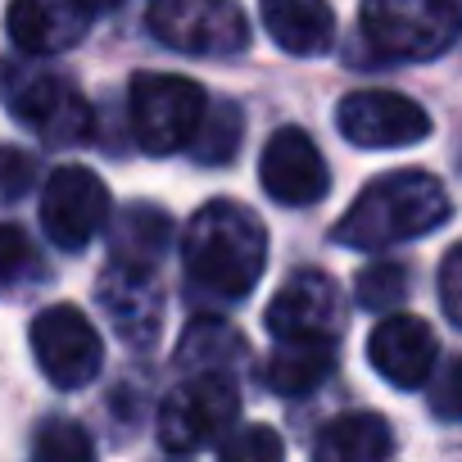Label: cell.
Segmentation results:
<instances>
[{
  "label": "cell",
  "instance_id": "1",
  "mask_svg": "<svg viewBox=\"0 0 462 462\" xmlns=\"http://www.w3.org/2000/svg\"><path fill=\"white\" fill-rule=\"evenodd\" d=\"M181 263L199 291L245 300L268 263V231L259 213H250L236 199L204 204L181 231Z\"/></svg>",
  "mask_w": 462,
  "mask_h": 462
},
{
  "label": "cell",
  "instance_id": "2",
  "mask_svg": "<svg viewBox=\"0 0 462 462\" xmlns=\"http://www.w3.org/2000/svg\"><path fill=\"white\" fill-rule=\"evenodd\" d=\"M444 217H448V190L439 186V177L421 168H399V172L372 177L358 190V199L336 222V241L349 250L376 254V250L426 236Z\"/></svg>",
  "mask_w": 462,
  "mask_h": 462
},
{
  "label": "cell",
  "instance_id": "3",
  "mask_svg": "<svg viewBox=\"0 0 462 462\" xmlns=\"http://www.w3.org/2000/svg\"><path fill=\"white\" fill-rule=\"evenodd\" d=\"M358 23L385 60H435L462 37V0H363Z\"/></svg>",
  "mask_w": 462,
  "mask_h": 462
},
{
  "label": "cell",
  "instance_id": "4",
  "mask_svg": "<svg viewBox=\"0 0 462 462\" xmlns=\"http://www.w3.org/2000/svg\"><path fill=\"white\" fill-rule=\"evenodd\" d=\"M208 100L204 87L172 73H136L132 78V136L145 154H177L190 150L195 127Z\"/></svg>",
  "mask_w": 462,
  "mask_h": 462
},
{
  "label": "cell",
  "instance_id": "5",
  "mask_svg": "<svg viewBox=\"0 0 462 462\" xmlns=\"http://www.w3.org/2000/svg\"><path fill=\"white\" fill-rule=\"evenodd\" d=\"M150 32L181 55H241L250 46V19L241 0H150Z\"/></svg>",
  "mask_w": 462,
  "mask_h": 462
},
{
  "label": "cell",
  "instance_id": "6",
  "mask_svg": "<svg viewBox=\"0 0 462 462\" xmlns=\"http://www.w3.org/2000/svg\"><path fill=\"white\" fill-rule=\"evenodd\" d=\"M241 417V394L231 385V376H190L159 403V444L168 453H195L226 435Z\"/></svg>",
  "mask_w": 462,
  "mask_h": 462
},
{
  "label": "cell",
  "instance_id": "7",
  "mask_svg": "<svg viewBox=\"0 0 462 462\" xmlns=\"http://www.w3.org/2000/svg\"><path fill=\"white\" fill-rule=\"evenodd\" d=\"M32 354L55 390H82L100 376L105 345L91 318L73 304H51L32 318Z\"/></svg>",
  "mask_w": 462,
  "mask_h": 462
},
{
  "label": "cell",
  "instance_id": "8",
  "mask_svg": "<svg viewBox=\"0 0 462 462\" xmlns=\"http://www.w3.org/2000/svg\"><path fill=\"white\" fill-rule=\"evenodd\" d=\"M109 222V190L91 168L64 163L42 186V226L51 245L60 250H87Z\"/></svg>",
  "mask_w": 462,
  "mask_h": 462
},
{
  "label": "cell",
  "instance_id": "9",
  "mask_svg": "<svg viewBox=\"0 0 462 462\" xmlns=\"http://www.w3.org/2000/svg\"><path fill=\"white\" fill-rule=\"evenodd\" d=\"M336 127L358 150H399L430 136V114L399 91H354L340 100Z\"/></svg>",
  "mask_w": 462,
  "mask_h": 462
},
{
  "label": "cell",
  "instance_id": "10",
  "mask_svg": "<svg viewBox=\"0 0 462 462\" xmlns=\"http://www.w3.org/2000/svg\"><path fill=\"white\" fill-rule=\"evenodd\" d=\"M259 177H263V190L291 208H309L331 190L327 159L318 154V145L304 127H282L268 136L263 159H259Z\"/></svg>",
  "mask_w": 462,
  "mask_h": 462
},
{
  "label": "cell",
  "instance_id": "11",
  "mask_svg": "<svg viewBox=\"0 0 462 462\" xmlns=\"http://www.w3.org/2000/svg\"><path fill=\"white\" fill-rule=\"evenodd\" d=\"M263 322L277 340H336V331H340L336 282L318 268L286 277V286L273 295Z\"/></svg>",
  "mask_w": 462,
  "mask_h": 462
},
{
  "label": "cell",
  "instance_id": "12",
  "mask_svg": "<svg viewBox=\"0 0 462 462\" xmlns=\"http://www.w3.org/2000/svg\"><path fill=\"white\" fill-rule=\"evenodd\" d=\"M10 109H14V118H19L28 132H37V136L51 141V145H78V141L91 136V105H87V96H82L73 82H64V78H51V73L28 78V82L14 91Z\"/></svg>",
  "mask_w": 462,
  "mask_h": 462
},
{
  "label": "cell",
  "instance_id": "13",
  "mask_svg": "<svg viewBox=\"0 0 462 462\" xmlns=\"http://www.w3.org/2000/svg\"><path fill=\"white\" fill-rule=\"evenodd\" d=\"M435 354H439L435 331H430L421 318H412V313H390V318H381L376 331H372V340H367L372 367H376L394 390H417V385H426L430 372H435Z\"/></svg>",
  "mask_w": 462,
  "mask_h": 462
},
{
  "label": "cell",
  "instance_id": "14",
  "mask_svg": "<svg viewBox=\"0 0 462 462\" xmlns=\"http://www.w3.org/2000/svg\"><path fill=\"white\" fill-rule=\"evenodd\" d=\"M91 19L87 0H14L5 28L23 55H64L91 32Z\"/></svg>",
  "mask_w": 462,
  "mask_h": 462
},
{
  "label": "cell",
  "instance_id": "15",
  "mask_svg": "<svg viewBox=\"0 0 462 462\" xmlns=\"http://www.w3.org/2000/svg\"><path fill=\"white\" fill-rule=\"evenodd\" d=\"M100 304L127 345H154L159 322H163V295H159L154 268L109 263V273L100 277Z\"/></svg>",
  "mask_w": 462,
  "mask_h": 462
},
{
  "label": "cell",
  "instance_id": "16",
  "mask_svg": "<svg viewBox=\"0 0 462 462\" xmlns=\"http://www.w3.org/2000/svg\"><path fill=\"white\" fill-rule=\"evenodd\" d=\"M259 19L268 37L300 60L327 55L336 42V14L327 0H259Z\"/></svg>",
  "mask_w": 462,
  "mask_h": 462
},
{
  "label": "cell",
  "instance_id": "17",
  "mask_svg": "<svg viewBox=\"0 0 462 462\" xmlns=\"http://www.w3.org/2000/svg\"><path fill=\"white\" fill-rule=\"evenodd\" d=\"M390 448L394 435L381 412H345L318 430L313 462H385Z\"/></svg>",
  "mask_w": 462,
  "mask_h": 462
},
{
  "label": "cell",
  "instance_id": "18",
  "mask_svg": "<svg viewBox=\"0 0 462 462\" xmlns=\"http://www.w3.org/2000/svg\"><path fill=\"white\" fill-rule=\"evenodd\" d=\"M168 241H172L168 213L154 208V204H127L123 217H114V231H109L114 263H123V268H154L163 259Z\"/></svg>",
  "mask_w": 462,
  "mask_h": 462
},
{
  "label": "cell",
  "instance_id": "19",
  "mask_svg": "<svg viewBox=\"0 0 462 462\" xmlns=\"http://www.w3.org/2000/svg\"><path fill=\"white\" fill-rule=\"evenodd\" d=\"M336 367V340H277L263 376L277 394H309Z\"/></svg>",
  "mask_w": 462,
  "mask_h": 462
},
{
  "label": "cell",
  "instance_id": "20",
  "mask_svg": "<svg viewBox=\"0 0 462 462\" xmlns=\"http://www.w3.org/2000/svg\"><path fill=\"white\" fill-rule=\"evenodd\" d=\"M177 363L190 367L195 376H204V372H213V376H231V372L245 363V340L231 331L226 322H217V318H195V322L181 331Z\"/></svg>",
  "mask_w": 462,
  "mask_h": 462
},
{
  "label": "cell",
  "instance_id": "21",
  "mask_svg": "<svg viewBox=\"0 0 462 462\" xmlns=\"http://www.w3.org/2000/svg\"><path fill=\"white\" fill-rule=\"evenodd\" d=\"M241 109L236 105H217V109H204L199 127H195V141H190V154L195 163H231L236 159V145H241Z\"/></svg>",
  "mask_w": 462,
  "mask_h": 462
},
{
  "label": "cell",
  "instance_id": "22",
  "mask_svg": "<svg viewBox=\"0 0 462 462\" xmlns=\"http://www.w3.org/2000/svg\"><path fill=\"white\" fill-rule=\"evenodd\" d=\"M37 462H96V444L87 426L69 417H46L37 426Z\"/></svg>",
  "mask_w": 462,
  "mask_h": 462
},
{
  "label": "cell",
  "instance_id": "23",
  "mask_svg": "<svg viewBox=\"0 0 462 462\" xmlns=\"http://www.w3.org/2000/svg\"><path fill=\"white\" fill-rule=\"evenodd\" d=\"M408 295V273L399 263H372L358 273V304L372 313H390Z\"/></svg>",
  "mask_w": 462,
  "mask_h": 462
},
{
  "label": "cell",
  "instance_id": "24",
  "mask_svg": "<svg viewBox=\"0 0 462 462\" xmlns=\"http://www.w3.org/2000/svg\"><path fill=\"white\" fill-rule=\"evenodd\" d=\"M32 268H37V250L28 241V231L14 222H0V295L14 291Z\"/></svg>",
  "mask_w": 462,
  "mask_h": 462
},
{
  "label": "cell",
  "instance_id": "25",
  "mask_svg": "<svg viewBox=\"0 0 462 462\" xmlns=\"http://www.w3.org/2000/svg\"><path fill=\"white\" fill-rule=\"evenodd\" d=\"M222 462H286V448L273 426H241L236 435H226Z\"/></svg>",
  "mask_w": 462,
  "mask_h": 462
},
{
  "label": "cell",
  "instance_id": "26",
  "mask_svg": "<svg viewBox=\"0 0 462 462\" xmlns=\"http://www.w3.org/2000/svg\"><path fill=\"white\" fill-rule=\"evenodd\" d=\"M439 304L453 327H462V245H453L439 263Z\"/></svg>",
  "mask_w": 462,
  "mask_h": 462
},
{
  "label": "cell",
  "instance_id": "27",
  "mask_svg": "<svg viewBox=\"0 0 462 462\" xmlns=\"http://www.w3.org/2000/svg\"><path fill=\"white\" fill-rule=\"evenodd\" d=\"M28 181H32V159L14 145H0V199L23 195Z\"/></svg>",
  "mask_w": 462,
  "mask_h": 462
},
{
  "label": "cell",
  "instance_id": "28",
  "mask_svg": "<svg viewBox=\"0 0 462 462\" xmlns=\"http://www.w3.org/2000/svg\"><path fill=\"white\" fill-rule=\"evenodd\" d=\"M435 412L444 417V421H462V358L444 372V381L435 385Z\"/></svg>",
  "mask_w": 462,
  "mask_h": 462
},
{
  "label": "cell",
  "instance_id": "29",
  "mask_svg": "<svg viewBox=\"0 0 462 462\" xmlns=\"http://www.w3.org/2000/svg\"><path fill=\"white\" fill-rule=\"evenodd\" d=\"M91 10H114V5H123V0H87Z\"/></svg>",
  "mask_w": 462,
  "mask_h": 462
}]
</instances>
